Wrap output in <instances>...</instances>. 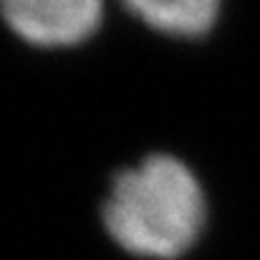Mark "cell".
<instances>
[{
	"instance_id": "6da1fadb",
	"label": "cell",
	"mask_w": 260,
	"mask_h": 260,
	"mask_svg": "<svg viewBox=\"0 0 260 260\" xmlns=\"http://www.w3.org/2000/svg\"><path fill=\"white\" fill-rule=\"evenodd\" d=\"M104 225L116 245L139 258L172 260L205 228V194L187 165L167 154L121 172L104 202Z\"/></svg>"
},
{
	"instance_id": "7a4b0ae2",
	"label": "cell",
	"mask_w": 260,
	"mask_h": 260,
	"mask_svg": "<svg viewBox=\"0 0 260 260\" xmlns=\"http://www.w3.org/2000/svg\"><path fill=\"white\" fill-rule=\"evenodd\" d=\"M0 10L13 33L41 48H63L86 41L104 15L99 0H8Z\"/></svg>"
},
{
	"instance_id": "3957f363",
	"label": "cell",
	"mask_w": 260,
	"mask_h": 260,
	"mask_svg": "<svg viewBox=\"0 0 260 260\" xmlns=\"http://www.w3.org/2000/svg\"><path fill=\"white\" fill-rule=\"evenodd\" d=\"M126 10L159 33L179 36V38H200L215 25L220 3L215 0H172V3L137 0V3H129Z\"/></svg>"
}]
</instances>
